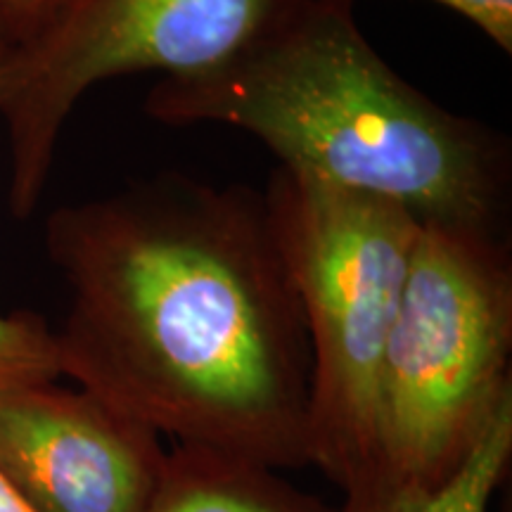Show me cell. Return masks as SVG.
I'll use <instances>...</instances> for the list:
<instances>
[{"mask_svg":"<svg viewBox=\"0 0 512 512\" xmlns=\"http://www.w3.org/2000/svg\"><path fill=\"white\" fill-rule=\"evenodd\" d=\"M69 0H0V46L17 50L41 34Z\"/></svg>","mask_w":512,"mask_h":512,"instance_id":"obj_10","label":"cell"},{"mask_svg":"<svg viewBox=\"0 0 512 512\" xmlns=\"http://www.w3.org/2000/svg\"><path fill=\"white\" fill-rule=\"evenodd\" d=\"M287 0H69L0 69V119L10 145V209L34 214L57 138L95 83L136 72L164 79L226 62Z\"/></svg>","mask_w":512,"mask_h":512,"instance_id":"obj_5","label":"cell"},{"mask_svg":"<svg viewBox=\"0 0 512 512\" xmlns=\"http://www.w3.org/2000/svg\"><path fill=\"white\" fill-rule=\"evenodd\" d=\"M150 512H335L318 496L294 486L278 467L176 444L166 451Z\"/></svg>","mask_w":512,"mask_h":512,"instance_id":"obj_7","label":"cell"},{"mask_svg":"<svg viewBox=\"0 0 512 512\" xmlns=\"http://www.w3.org/2000/svg\"><path fill=\"white\" fill-rule=\"evenodd\" d=\"M159 434L86 389L0 387V477L34 512H150Z\"/></svg>","mask_w":512,"mask_h":512,"instance_id":"obj_6","label":"cell"},{"mask_svg":"<svg viewBox=\"0 0 512 512\" xmlns=\"http://www.w3.org/2000/svg\"><path fill=\"white\" fill-rule=\"evenodd\" d=\"M0 512H34L12 491V486L3 477H0Z\"/></svg>","mask_w":512,"mask_h":512,"instance_id":"obj_12","label":"cell"},{"mask_svg":"<svg viewBox=\"0 0 512 512\" xmlns=\"http://www.w3.org/2000/svg\"><path fill=\"white\" fill-rule=\"evenodd\" d=\"M60 375L185 446L309 465L311 354L264 195L178 174L57 209Z\"/></svg>","mask_w":512,"mask_h":512,"instance_id":"obj_1","label":"cell"},{"mask_svg":"<svg viewBox=\"0 0 512 512\" xmlns=\"http://www.w3.org/2000/svg\"><path fill=\"white\" fill-rule=\"evenodd\" d=\"M512 460V396L486 422L463 465L444 484L415 486L377 467L344 489L335 512H489Z\"/></svg>","mask_w":512,"mask_h":512,"instance_id":"obj_8","label":"cell"},{"mask_svg":"<svg viewBox=\"0 0 512 512\" xmlns=\"http://www.w3.org/2000/svg\"><path fill=\"white\" fill-rule=\"evenodd\" d=\"M505 235L422 223L380 370V467L444 484L512 396Z\"/></svg>","mask_w":512,"mask_h":512,"instance_id":"obj_4","label":"cell"},{"mask_svg":"<svg viewBox=\"0 0 512 512\" xmlns=\"http://www.w3.org/2000/svg\"><path fill=\"white\" fill-rule=\"evenodd\" d=\"M8 50L0 46V69ZM60 377L55 335L31 313H0V387L24 382H53Z\"/></svg>","mask_w":512,"mask_h":512,"instance_id":"obj_9","label":"cell"},{"mask_svg":"<svg viewBox=\"0 0 512 512\" xmlns=\"http://www.w3.org/2000/svg\"><path fill=\"white\" fill-rule=\"evenodd\" d=\"M325 3L354 5V0H325ZM444 8L458 12L489 36L503 53H512V0H432Z\"/></svg>","mask_w":512,"mask_h":512,"instance_id":"obj_11","label":"cell"},{"mask_svg":"<svg viewBox=\"0 0 512 512\" xmlns=\"http://www.w3.org/2000/svg\"><path fill=\"white\" fill-rule=\"evenodd\" d=\"M264 202L309 339V465L344 491L380 467L382 356L422 221L283 166Z\"/></svg>","mask_w":512,"mask_h":512,"instance_id":"obj_3","label":"cell"},{"mask_svg":"<svg viewBox=\"0 0 512 512\" xmlns=\"http://www.w3.org/2000/svg\"><path fill=\"white\" fill-rule=\"evenodd\" d=\"M145 112L240 128L294 174L396 202L422 223L503 235L505 140L403 81L349 5L287 0L226 62L159 81Z\"/></svg>","mask_w":512,"mask_h":512,"instance_id":"obj_2","label":"cell"}]
</instances>
